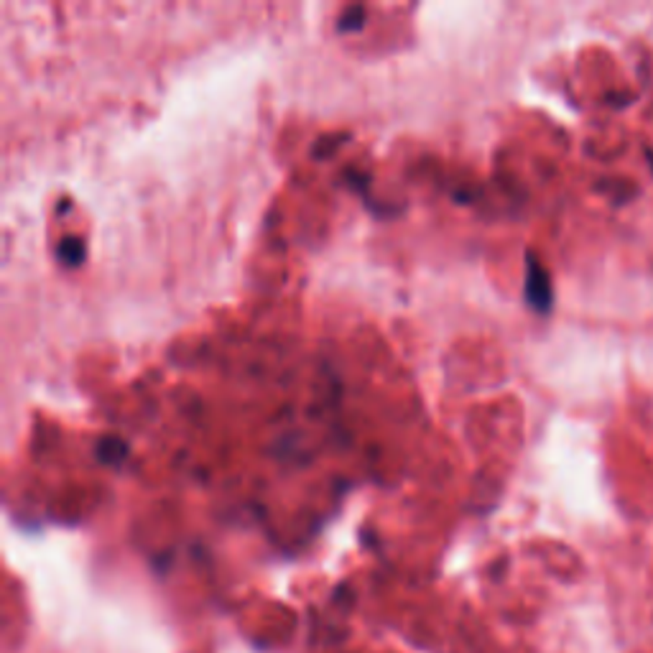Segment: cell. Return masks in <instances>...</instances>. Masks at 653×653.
Returning a JSON list of instances; mask_svg holds the SVG:
<instances>
[{"instance_id":"2","label":"cell","mask_w":653,"mask_h":653,"mask_svg":"<svg viewBox=\"0 0 653 653\" xmlns=\"http://www.w3.org/2000/svg\"><path fill=\"white\" fill-rule=\"evenodd\" d=\"M85 258V246L79 237H64L59 243V260L67 266H79Z\"/></svg>"},{"instance_id":"3","label":"cell","mask_w":653,"mask_h":653,"mask_svg":"<svg viewBox=\"0 0 653 653\" xmlns=\"http://www.w3.org/2000/svg\"><path fill=\"white\" fill-rule=\"evenodd\" d=\"M98 455L102 462H111V465H118L121 459L125 457V444L115 437H108L98 444Z\"/></svg>"},{"instance_id":"1","label":"cell","mask_w":653,"mask_h":653,"mask_svg":"<svg viewBox=\"0 0 653 653\" xmlns=\"http://www.w3.org/2000/svg\"><path fill=\"white\" fill-rule=\"evenodd\" d=\"M526 296H529L531 307L546 311L552 304V286H549V276L542 269V263L529 256V266H526Z\"/></svg>"}]
</instances>
